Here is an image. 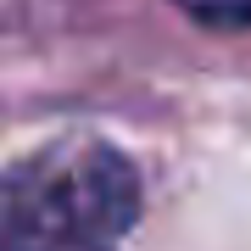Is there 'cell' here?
Returning a JSON list of instances; mask_svg holds the SVG:
<instances>
[{
    "label": "cell",
    "mask_w": 251,
    "mask_h": 251,
    "mask_svg": "<svg viewBox=\"0 0 251 251\" xmlns=\"http://www.w3.org/2000/svg\"><path fill=\"white\" fill-rule=\"evenodd\" d=\"M140 179L123 151L67 140L0 168V251H123Z\"/></svg>",
    "instance_id": "obj_1"
},
{
    "label": "cell",
    "mask_w": 251,
    "mask_h": 251,
    "mask_svg": "<svg viewBox=\"0 0 251 251\" xmlns=\"http://www.w3.org/2000/svg\"><path fill=\"white\" fill-rule=\"evenodd\" d=\"M206 28H251V0H179Z\"/></svg>",
    "instance_id": "obj_2"
}]
</instances>
